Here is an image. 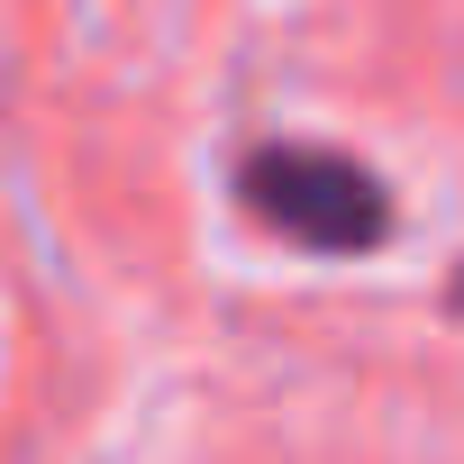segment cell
I'll list each match as a JSON object with an SVG mask.
<instances>
[{"mask_svg": "<svg viewBox=\"0 0 464 464\" xmlns=\"http://www.w3.org/2000/svg\"><path fill=\"white\" fill-rule=\"evenodd\" d=\"M237 200L310 256H364L392 237V191L337 146H256L237 164Z\"/></svg>", "mask_w": 464, "mask_h": 464, "instance_id": "obj_1", "label": "cell"}]
</instances>
